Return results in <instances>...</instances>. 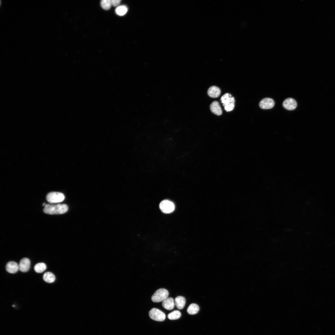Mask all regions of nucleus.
I'll list each match as a JSON object with an SVG mask.
<instances>
[{
    "instance_id": "nucleus-1",
    "label": "nucleus",
    "mask_w": 335,
    "mask_h": 335,
    "mask_svg": "<svg viewBox=\"0 0 335 335\" xmlns=\"http://www.w3.org/2000/svg\"><path fill=\"white\" fill-rule=\"evenodd\" d=\"M68 206L65 204H50L46 205L43 209V212L50 215H58L64 214L68 210Z\"/></svg>"
},
{
    "instance_id": "nucleus-2",
    "label": "nucleus",
    "mask_w": 335,
    "mask_h": 335,
    "mask_svg": "<svg viewBox=\"0 0 335 335\" xmlns=\"http://www.w3.org/2000/svg\"><path fill=\"white\" fill-rule=\"evenodd\" d=\"M221 103L224 106L225 110L227 112L233 110L234 107V98L229 93L223 95L221 99Z\"/></svg>"
},
{
    "instance_id": "nucleus-3",
    "label": "nucleus",
    "mask_w": 335,
    "mask_h": 335,
    "mask_svg": "<svg viewBox=\"0 0 335 335\" xmlns=\"http://www.w3.org/2000/svg\"><path fill=\"white\" fill-rule=\"evenodd\" d=\"M169 295L168 291L164 288L157 290L151 297L152 301L154 302H163L167 298Z\"/></svg>"
},
{
    "instance_id": "nucleus-4",
    "label": "nucleus",
    "mask_w": 335,
    "mask_h": 335,
    "mask_svg": "<svg viewBox=\"0 0 335 335\" xmlns=\"http://www.w3.org/2000/svg\"><path fill=\"white\" fill-rule=\"evenodd\" d=\"M65 198L64 194L60 192H52L49 193L47 195L46 199L49 203H56L63 201Z\"/></svg>"
},
{
    "instance_id": "nucleus-5",
    "label": "nucleus",
    "mask_w": 335,
    "mask_h": 335,
    "mask_svg": "<svg viewBox=\"0 0 335 335\" xmlns=\"http://www.w3.org/2000/svg\"><path fill=\"white\" fill-rule=\"evenodd\" d=\"M151 319L158 321H162L165 319L166 315L163 312L156 308H153L149 312Z\"/></svg>"
},
{
    "instance_id": "nucleus-6",
    "label": "nucleus",
    "mask_w": 335,
    "mask_h": 335,
    "mask_svg": "<svg viewBox=\"0 0 335 335\" xmlns=\"http://www.w3.org/2000/svg\"><path fill=\"white\" fill-rule=\"evenodd\" d=\"M159 208L161 211L165 213H170L173 212L175 208L174 203L172 202L165 200L161 202Z\"/></svg>"
},
{
    "instance_id": "nucleus-7",
    "label": "nucleus",
    "mask_w": 335,
    "mask_h": 335,
    "mask_svg": "<svg viewBox=\"0 0 335 335\" xmlns=\"http://www.w3.org/2000/svg\"><path fill=\"white\" fill-rule=\"evenodd\" d=\"M275 105V102L271 98H265L262 99L259 103V106L263 109H269L272 108Z\"/></svg>"
},
{
    "instance_id": "nucleus-8",
    "label": "nucleus",
    "mask_w": 335,
    "mask_h": 335,
    "mask_svg": "<svg viewBox=\"0 0 335 335\" xmlns=\"http://www.w3.org/2000/svg\"><path fill=\"white\" fill-rule=\"evenodd\" d=\"M283 106L285 109L291 110L295 109L297 106V103L296 100L291 98L285 99L283 102Z\"/></svg>"
},
{
    "instance_id": "nucleus-9",
    "label": "nucleus",
    "mask_w": 335,
    "mask_h": 335,
    "mask_svg": "<svg viewBox=\"0 0 335 335\" xmlns=\"http://www.w3.org/2000/svg\"><path fill=\"white\" fill-rule=\"evenodd\" d=\"M30 264V261L28 258H23L20 260L19 264V270L22 272H26L29 270Z\"/></svg>"
},
{
    "instance_id": "nucleus-10",
    "label": "nucleus",
    "mask_w": 335,
    "mask_h": 335,
    "mask_svg": "<svg viewBox=\"0 0 335 335\" xmlns=\"http://www.w3.org/2000/svg\"><path fill=\"white\" fill-rule=\"evenodd\" d=\"M6 268L8 272L11 274L15 273L19 269V265L15 261H9L7 264Z\"/></svg>"
},
{
    "instance_id": "nucleus-11",
    "label": "nucleus",
    "mask_w": 335,
    "mask_h": 335,
    "mask_svg": "<svg viewBox=\"0 0 335 335\" xmlns=\"http://www.w3.org/2000/svg\"><path fill=\"white\" fill-rule=\"evenodd\" d=\"M162 305L164 308L168 310L173 309L175 306V302L171 297H168L162 302Z\"/></svg>"
},
{
    "instance_id": "nucleus-12",
    "label": "nucleus",
    "mask_w": 335,
    "mask_h": 335,
    "mask_svg": "<svg viewBox=\"0 0 335 335\" xmlns=\"http://www.w3.org/2000/svg\"><path fill=\"white\" fill-rule=\"evenodd\" d=\"M210 108L211 111L215 114L220 115L222 114L221 108L219 102L217 101H214L211 104Z\"/></svg>"
},
{
    "instance_id": "nucleus-13",
    "label": "nucleus",
    "mask_w": 335,
    "mask_h": 335,
    "mask_svg": "<svg viewBox=\"0 0 335 335\" xmlns=\"http://www.w3.org/2000/svg\"><path fill=\"white\" fill-rule=\"evenodd\" d=\"M221 93L220 89L216 86L210 87L208 91V96L211 97L216 98L218 97Z\"/></svg>"
},
{
    "instance_id": "nucleus-14",
    "label": "nucleus",
    "mask_w": 335,
    "mask_h": 335,
    "mask_svg": "<svg viewBox=\"0 0 335 335\" xmlns=\"http://www.w3.org/2000/svg\"><path fill=\"white\" fill-rule=\"evenodd\" d=\"M174 302L175 305L177 308L181 310L185 306L186 300L184 297L178 296L175 298Z\"/></svg>"
},
{
    "instance_id": "nucleus-15",
    "label": "nucleus",
    "mask_w": 335,
    "mask_h": 335,
    "mask_svg": "<svg viewBox=\"0 0 335 335\" xmlns=\"http://www.w3.org/2000/svg\"><path fill=\"white\" fill-rule=\"evenodd\" d=\"M44 280L48 283H52L55 280L56 277L53 274L50 272L45 273L43 276Z\"/></svg>"
},
{
    "instance_id": "nucleus-16",
    "label": "nucleus",
    "mask_w": 335,
    "mask_h": 335,
    "mask_svg": "<svg viewBox=\"0 0 335 335\" xmlns=\"http://www.w3.org/2000/svg\"><path fill=\"white\" fill-rule=\"evenodd\" d=\"M199 308L198 305L195 303L190 304L187 309V313L191 315L196 314L199 312Z\"/></svg>"
},
{
    "instance_id": "nucleus-17",
    "label": "nucleus",
    "mask_w": 335,
    "mask_h": 335,
    "mask_svg": "<svg viewBox=\"0 0 335 335\" xmlns=\"http://www.w3.org/2000/svg\"><path fill=\"white\" fill-rule=\"evenodd\" d=\"M46 268V265L44 263H39L34 266V269L36 272L41 273L44 271Z\"/></svg>"
},
{
    "instance_id": "nucleus-18",
    "label": "nucleus",
    "mask_w": 335,
    "mask_h": 335,
    "mask_svg": "<svg viewBox=\"0 0 335 335\" xmlns=\"http://www.w3.org/2000/svg\"><path fill=\"white\" fill-rule=\"evenodd\" d=\"M127 11V8L125 6L122 5L117 7L115 10L116 13L120 16L124 15Z\"/></svg>"
},
{
    "instance_id": "nucleus-19",
    "label": "nucleus",
    "mask_w": 335,
    "mask_h": 335,
    "mask_svg": "<svg viewBox=\"0 0 335 335\" xmlns=\"http://www.w3.org/2000/svg\"><path fill=\"white\" fill-rule=\"evenodd\" d=\"M181 315V312L178 310H175L169 314L168 315V319L173 320L178 319Z\"/></svg>"
},
{
    "instance_id": "nucleus-20",
    "label": "nucleus",
    "mask_w": 335,
    "mask_h": 335,
    "mask_svg": "<svg viewBox=\"0 0 335 335\" xmlns=\"http://www.w3.org/2000/svg\"><path fill=\"white\" fill-rule=\"evenodd\" d=\"M100 5L103 9L108 10L110 8L112 5L111 0H102L100 2Z\"/></svg>"
},
{
    "instance_id": "nucleus-21",
    "label": "nucleus",
    "mask_w": 335,
    "mask_h": 335,
    "mask_svg": "<svg viewBox=\"0 0 335 335\" xmlns=\"http://www.w3.org/2000/svg\"><path fill=\"white\" fill-rule=\"evenodd\" d=\"M121 2L120 0H111L112 5L114 7H118Z\"/></svg>"
},
{
    "instance_id": "nucleus-22",
    "label": "nucleus",
    "mask_w": 335,
    "mask_h": 335,
    "mask_svg": "<svg viewBox=\"0 0 335 335\" xmlns=\"http://www.w3.org/2000/svg\"><path fill=\"white\" fill-rule=\"evenodd\" d=\"M46 205V204H45V203H43V204H42V205H43V206H45Z\"/></svg>"
}]
</instances>
